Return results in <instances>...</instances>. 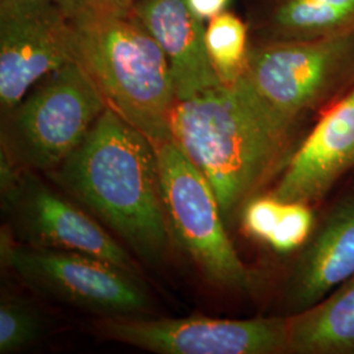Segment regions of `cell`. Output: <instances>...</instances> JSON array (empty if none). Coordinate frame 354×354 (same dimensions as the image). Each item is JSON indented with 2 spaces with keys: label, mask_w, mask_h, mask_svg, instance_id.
I'll list each match as a JSON object with an SVG mask.
<instances>
[{
  "label": "cell",
  "mask_w": 354,
  "mask_h": 354,
  "mask_svg": "<svg viewBox=\"0 0 354 354\" xmlns=\"http://www.w3.org/2000/svg\"><path fill=\"white\" fill-rule=\"evenodd\" d=\"M46 175L145 263L163 261L174 239L158 151L137 127L106 108L75 151Z\"/></svg>",
  "instance_id": "6da1fadb"
},
{
  "label": "cell",
  "mask_w": 354,
  "mask_h": 354,
  "mask_svg": "<svg viewBox=\"0 0 354 354\" xmlns=\"http://www.w3.org/2000/svg\"><path fill=\"white\" fill-rule=\"evenodd\" d=\"M75 59L100 91L106 106L155 146L172 140L175 84L165 51L131 12L88 3L73 16Z\"/></svg>",
  "instance_id": "7a4b0ae2"
},
{
  "label": "cell",
  "mask_w": 354,
  "mask_h": 354,
  "mask_svg": "<svg viewBox=\"0 0 354 354\" xmlns=\"http://www.w3.org/2000/svg\"><path fill=\"white\" fill-rule=\"evenodd\" d=\"M171 133L210 183L226 222L268 180L288 145L269 131L238 89L225 84L177 102Z\"/></svg>",
  "instance_id": "3957f363"
},
{
  "label": "cell",
  "mask_w": 354,
  "mask_h": 354,
  "mask_svg": "<svg viewBox=\"0 0 354 354\" xmlns=\"http://www.w3.org/2000/svg\"><path fill=\"white\" fill-rule=\"evenodd\" d=\"M232 86L269 131L288 143L302 118L354 86V35L253 45Z\"/></svg>",
  "instance_id": "277c9868"
},
{
  "label": "cell",
  "mask_w": 354,
  "mask_h": 354,
  "mask_svg": "<svg viewBox=\"0 0 354 354\" xmlns=\"http://www.w3.org/2000/svg\"><path fill=\"white\" fill-rule=\"evenodd\" d=\"M106 108L86 68L71 61L8 112L1 149L20 168L49 174L75 151Z\"/></svg>",
  "instance_id": "5b68a950"
},
{
  "label": "cell",
  "mask_w": 354,
  "mask_h": 354,
  "mask_svg": "<svg viewBox=\"0 0 354 354\" xmlns=\"http://www.w3.org/2000/svg\"><path fill=\"white\" fill-rule=\"evenodd\" d=\"M160 189L172 239L216 286L247 290L252 276L226 231L210 183L174 140L156 146Z\"/></svg>",
  "instance_id": "8992f818"
},
{
  "label": "cell",
  "mask_w": 354,
  "mask_h": 354,
  "mask_svg": "<svg viewBox=\"0 0 354 354\" xmlns=\"http://www.w3.org/2000/svg\"><path fill=\"white\" fill-rule=\"evenodd\" d=\"M1 259L28 288L102 317H136L151 308L140 276L105 260L38 248L1 235Z\"/></svg>",
  "instance_id": "52a82bcc"
},
{
  "label": "cell",
  "mask_w": 354,
  "mask_h": 354,
  "mask_svg": "<svg viewBox=\"0 0 354 354\" xmlns=\"http://www.w3.org/2000/svg\"><path fill=\"white\" fill-rule=\"evenodd\" d=\"M3 209L15 239L26 245L83 253L140 276L127 250L86 209L51 189L35 171L17 169L0 177Z\"/></svg>",
  "instance_id": "ba28073f"
},
{
  "label": "cell",
  "mask_w": 354,
  "mask_h": 354,
  "mask_svg": "<svg viewBox=\"0 0 354 354\" xmlns=\"http://www.w3.org/2000/svg\"><path fill=\"white\" fill-rule=\"evenodd\" d=\"M102 337L159 354L289 353L288 317H104Z\"/></svg>",
  "instance_id": "9c48e42d"
},
{
  "label": "cell",
  "mask_w": 354,
  "mask_h": 354,
  "mask_svg": "<svg viewBox=\"0 0 354 354\" xmlns=\"http://www.w3.org/2000/svg\"><path fill=\"white\" fill-rule=\"evenodd\" d=\"M74 17L58 0H1L0 104L12 111L44 77L75 61Z\"/></svg>",
  "instance_id": "30bf717a"
},
{
  "label": "cell",
  "mask_w": 354,
  "mask_h": 354,
  "mask_svg": "<svg viewBox=\"0 0 354 354\" xmlns=\"http://www.w3.org/2000/svg\"><path fill=\"white\" fill-rule=\"evenodd\" d=\"M354 168V86L327 105L292 153L273 196L285 203H314Z\"/></svg>",
  "instance_id": "8fae6325"
},
{
  "label": "cell",
  "mask_w": 354,
  "mask_h": 354,
  "mask_svg": "<svg viewBox=\"0 0 354 354\" xmlns=\"http://www.w3.org/2000/svg\"><path fill=\"white\" fill-rule=\"evenodd\" d=\"M131 13L165 51L177 102L222 84L207 54L205 20L190 10L188 0H137Z\"/></svg>",
  "instance_id": "7c38bea8"
},
{
  "label": "cell",
  "mask_w": 354,
  "mask_h": 354,
  "mask_svg": "<svg viewBox=\"0 0 354 354\" xmlns=\"http://www.w3.org/2000/svg\"><path fill=\"white\" fill-rule=\"evenodd\" d=\"M354 276V194L336 203L299 256L286 285L292 314L324 299Z\"/></svg>",
  "instance_id": "4fadbf2b"
},
{
  "label": "cell",
  "mask_w": 354,
  "mask_h": 354,
  "mask_svg": "<svg viewBox=\"0 0 354 354\" xmlns=\"http://www.w3.org/2000/svg\"><path fill=\"white\" fill-rule=\"evenodd\" d=\"M289 353H354V276L324 299L288 317Z\"/></svg>",
  "instance_id": "5bb4252c"
},
{
  "label": "cell",
  "mask_w": 354,
  "mask_h": 354,
  "mask_svg": "<svg viewBox=\"0 0 354 354\" xmlns=\"http://www.w3.org/2000/svg\"><path fill=\"white\" fill-rule=\"evenodd\" d=\"M263 35L266 41L354 35V0H274Z\"/></svg>",
  "instance_id": "9a60e30c"
},
{
  "label": "cell",
  "mask_w": 354,
  "mask_h": 354,
  "mask_svg": "<svg viewBox=\"0 0 354 354\" xmlns=\"http://www.w3.org/2000/svg\"><path fill=\"white\" fill-rule=\"evenodd\" d=\"M206 48L221 83L232 86L248 59V28L239 16L223 11L206 24Z\"/></svg>",
  "instance_id": "2e32d148"
},
{
  "label": "cell",
  "mask_w": 354,
  "mask_h": 354,
  "mask_svg": "<svg viewBox=\"0 0 354 354\" xmlns=\"http://www.w3.org/2000/svg\"><path fill=\"white\" fill-rule=\"evenodd\" d=\"M45 320L37 308L17 295H1L0 353H19L35 345L45 332Z\"/></svg>",
  "instance_id": "e0dca14e"
},
{
  "label": "cell",
  "mask_w": 354,
  "mask_h": 354,
  "mask_svg": "<svg viewBox=\"0 0 354 354\" xmlns=\"http://www.w3.org/2000/svg\"><path fill=\"white\" fill-rule=\"evenodd\" d=\"M313 227L314 213L308 203H285L282 216L268 244L276 252H292L310 239Z\"/></svg>",
  "instance_id": "ac0fdd59"
},
{
  "label": "cell",
  "mask_w": 354,
  "mask_h": 354,
  "mask_svg": "<svg viewBox=\"0 0 354 354\" xmlns=\"http://www.w3.org/2000/svg\"><path fill=\"white\" fill-rule=\"evenodd\" d=\"M285 201L273 194L252 197L241 209V223L245 232L257 241L268 243L279 225Z\"/></svg>",
  "instance_id": "d6986e66"
},
{
  "label": "cell",
  "mask_w": 354,
  "mask_h": 354,
  "mask_svg": "<svg viewBox=\"0 0 354 354\" xmlns=\"http://www.w3.org/2000/svg\"><path fill=\"white\" fill-rule=\"evenodd\" d=\"M230 0H188L190 10L203 20H210L223 12Z\"/></svg>",
  "instance_id": "ffe728a7"
},
{
  "label": "cell",
  "mask_w": 354,
  "mask_h": 354,
  "mask_svg": "<svg viewBox=\"0 0 354 354\" xmlns=\"http://www.w3.org/2000/svg\"><path fill=\"white\" fill-rule=\"evenodd\" d=\"M137 0H91L89 3L105 11L115 13L131 12V8Z\"/></svg>",
  "instance_id": "44dd1931"
},
{
  "label": "cell",
  "mask_w": 354,
  "mask_h": 354,
  "mask_svg": "<svg viewBox=\"0 0 354 354\" xmlns=\"http://www.w3.org/2000/svg\"><path fill=\"white\" fill-rule=\"evenodd\" d=\"M58 1L62 4V7L67 12L74 16L80 8L87 6L91 0H58Z\"/></svg>",
  "instance_id": "7402d4cb"
}]
</instances>
